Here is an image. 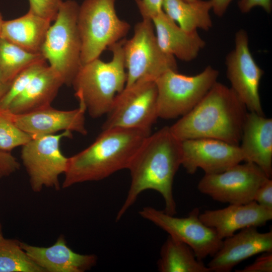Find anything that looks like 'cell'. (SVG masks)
<instances>
[{"mask_svg": "<svg viewBox=\"0 0 272 272\" xmlns=\"http://www.w3.org/2000/svg\"><path fill=\"white\" fill-rule=\"evenodd\" d=\"M20 167V163L12 154L0 151V178L10 176Z\"/></svg>", "mask_w": 272, "mask_h": 272, "instance_id": "cell-32", "label": "cell"}, {"mask_svg": "<svg viewBox=\"0 0 272 272\" xmlns=\"http://www.w3.org/2000/svg\"><path fill=\"white\" fill-rule=\"evenodd\" d=\"M198 208L193 209L186 217H174L151 207L140 211L142 217L167 232L169 236L188 245L200 260L211 257L220 248L223 240L215 231L199 218Z\"/></svg>", "mask_w": 272, "mask_h": 272, "instance_id": "cell-12", "label": "cell"}, {"mask_svg": "<svg viewBox=\"0 0 272 272\" xmlns=\"http://www.w3.org/2000/svg\"><path fill=\"white\" fill-rule=\"evenodd\" d=\"M4 21V20H3L2 15L0 13V35H1V32L2 26V24Z\"/></svg>", "mask_w": 272, "mask_h": 272, "instance_id": "cell-37", "label": "cell"}, {"mask_svg": "<svg viewBox=\"0 0 272 272\" xmlns=\"http://www.w3.org/2000/svg\"><path fill=\"white\" fill-rule=\"evenodd\" d=\"M4 238V237L3 235L2 226H1V224L0 223V241H1Z\"/></svg>", "mask_w": 272, "mask_h": 272, "instance_id": "cell-38", "label": "cell"}, {"mask_svg": "<svg viewBox=\"0 0 272 272\" xmlns=\"http://www.w3.org/2000/svg\"><path fill=\"white\" fill-rule=\"evenodd\" d=\"M160 254L157 266L160 272H211L188 245L170 236Z\"/></svg>", "mask_w": 272, "mask_h": 272, "instance_id": "cell-24", "label": "cell"}, {"mask_svg": "<svg viewBox=\"0 0 272 272\" xmlns=\"http://www.w3.org/2000/svg\"><path fill=\"white\" fill-rule=\"evenodd\" d=\"M212 8L211 0H163L162 5L164 13L187 31L209 30L213 25L210 15Z\"/></svg>", "mask_w": 272, "mask_h": 272, "instance_id": "cell-23", "label": "cell"}, {"mask_svg": "<svg viewBox=\"0 0 272 272\" xmlns=\"http://www.w3.org/2000/svg\"><path fill=\"white\" fill-rule=\"evenodd\" d=\"M232 0H211L213 10L215 14L219 17H222L227 10Z\"/></svg>", "mask_w": 272, "mask_h": 272, "instance_id": "cell-35", "label": "cell"}, {"mask_svg": "<svg viewBox=\"0 0 272 272\" xmlns=\"http://www.w3.org/2000/svg\"><path fill=\"white\" fill-rule=\"evenodd\" d=\"M270 252H272V231L261 233L257 227H248L224 239L207 266L211 272H230L243 260Z\"/></svg>", "mask_w": 272, "mask_h": 272, "instance_id": "cell-16", "label": "cell"}, {"mask_svg": "<svg viewBox=\"0 0 272 272\" xmlns=\"http://www.w3.org/2000/svg\"><path fill=\"white\" fill-rule=\"evenodd\" d=\"M199 218L223 240L243 229L265 225L272 219V210L253 201L245 204L229 205L220 209L205 210L199 213Z\"/></svg>", "mask_w": 272, "mask_h": 272, "instance_id": "cell-17", "label": "cell"}, {"mask_svg": "<svg viewBox=\"0 0 272 272\" xmlns=\"http://www.w3.org/2000/svg\"><path fill=\"white\" fill-rule=\"evenodd\" d=\"M33 137L20 128L0 109V151L10 152L23 146Z\"/></svg>", "mask_w": 272, "mask_h": 272, "instance_id": "cell-27", "label": "cell"}, {"mask_svg": "<svg viewBox=\"0 0 272 272\" xmlns=\"http://www.w3.org/2000/svg\"><path fill=\"white\" fill-rule=\"evenodd\" d=\"M46 65V60L43 59L30 65L18 74L0 101V109H7L12 102L24 91L33 78Z\"/></svg>", "mask_w": 272, "mask_h": 272, "instance_id": "cell-28", "label": "cell"}, {"mask_svg": "<svg viewBox=\"0 0 272 272\" xmlns=\"http://www.w3.org/2000/svg\"><path fill=\"white\" fill-rule=\"evenodd\" d=\"M106 115L102 129L124 127L151 132L158 118L155 81L142 80L125 87Z\"/></svg>", "mask_w": 272, "mask_h": 272, "instance_id": "cell-10", "label": "cell"}, {"mask_svg": "<svg viewBox=\"0 0 272 272\" xmlns=\"http://www.w3.org/2000/svg\"><path fill=\"white\" fill-rule=\"evenodd\" d=\"M269 179L257 165L245 162L219 173L205 174L197 189L220 202L245 204L254 201L257 190Z\"/></svg>", "mask_w": 272, "mask_h": 272, "instance_id": "cell-11", "label": "cell"}, {"mask_svg": "<svg viewBox=\"0 0 272 272\" xmlns=\"http://www.w3.org/2000/svg\"><path fill=\"white\" fill-rule=\"evenodd\" d=\"M238 7L243 13H246L253 8L260 7L266 12L270 13L272 9L271 0H239Z\"/></svg>", "mask_w": 272, "mask_h": 272, "instance_id": "cell-34", "label": "cell"}, {"mask_svg": "<svg viewBox=\"0 0 272 272\" xmlns=\"http://www.w3.org/2000/svg\"><path fill=\"white\" fill-rule=\"evenodd\" d=\"M158 43L162 50L174 57L190 61L205 46V41L196 31H187L162 10L152 19Z\"/></svg>", "mask_w": 272, "mask_h": 272, "instance_id": "cell-20", "label": "cell"}, {"mask_svg": "<svg viewBox=\"0 0 272 272\" xmlns=\"http://www.w3.org/2000/svg\"><path fill=\"white\" fill-rule=\"evenodd\" d=\"M116 0H84L79 6L77 25L82 64L99 58L105 50L124 38L130 26L118 17Z\"/></svg>", "mask_w": 272, "mask_h": 272, "instance_id": "cell-5", "label": "cell"}, {"mask_svg": "<svg viewBox=\"0 0 272 272\" xmlns=\"http://www.w3.org/2000/svg\"><path fill=\"white\" fill-rule=\"evenodd\" d=\"M127 80L125 87L142 80L155 81L168 71H177L175 57L160 47L152 20L143 19L123 46Z\"/></svg>", "mask_w": 272, "mask_h": 272, "instance_id": "cell-8", "label": "cell"}, {"mask_svg": "<svg viewBox=\"0 0 272 272\" xmlns=\"http://www.w3.org/2000/svg\"><path fill=\"white\" fill-rule=\"evenodd\" d=\"M184 1H186V2H193V1H195L196 0H183Z\"/></svg>", "mask_w": 272, "mask_h": 272, "instance_id": "cell-39", "label": "cell"}, {"mask_svg": "<svg viewBox=\"0 0 272 272\" xmlns=\"http://www.w3.org/2000/svg\"><path fill=\"white\" fill-rule=\"evenodd\" d=\"M63 82L50 66L46 65L31 80L24 91L6 109L18 114L51 106Z\"/></svg>", "mask_w": 272, "mask_h": 272, "instance_id": "cell-21", "label": "cell"}, {"mask_svg": "<svg viewBox=\"0 0 272 272\" xmlns=\"http://www.w3.org/2000/svg\"><path fill=\"white\" fill-rule=\"evenodd\" d=\"M254 201L258 205L272 210V180H267L257 190Z\"/></svg>", "mask_w": 272, "mask_h": 272, "instance_id": "cell-33", "label": "cell"}, {"mask_svg": "<svg viewBox=\"0 0 272 272\" xmlns=\"http://www.w3.org/2000/svg\"><path fill=\"white\" fill-rule=\"evenodd\" d=\"M243 161L239 146L208 138L182 142L181 165L190 174L200 168L206 174L222 172Z\"/></svg>", "mask_w": 272, "mask_h": 272, "instance_id": "cell-14", "label": "cell"}, {"mask_svg": "<svg viewBox=\"0 0 272 272\" xmlns=\"http://www.w3.org/2000/svg\"><path fill=\"white\" fill-rule=\"evenodd\" d=\"M182 162V142L164 126L148 136L142 144L128 168L131 181L124 202L116 217L119 220L146 190H154L162 196L164 212L175 215L173 196L175 175Z\"/></svg>", "mask_w": 272, "mask_h": 272, "instance_id": "cell-1", "label": "cell"}, {"mask_svg": "<svg viewBox=\"0 0 272 272\" xmlns=\"http://www.w3.org/2000/svg\"><path fill=\"white\" fill-rule=\"evenodd\" d=\"M239 146L243 161L261 168L268 178L272 175V119L254 112H248Z\"/></svg>", "mask_w": 272, "mask_h": 272, "instance_id": "cell-19", "label": "cell"}, {"mask_svg": "<svg viewBox=\"0 0 272 272\" xmlns=\"http://www.w3.org/2000/svg\"><path fill=\"white\" fill-rule=\"evenodd\" d=\"M10 85L5 82L0 76V101L8 91Z\"/></svg>", "mask_w": 272, "mask_h": 272, "instance_id": "cell-36", "label": "cell"}, {"mask_svg": "<svg viewBox=\"0 0 272 272\" xmlns=\"http://www.w3.org/2000/svg\"><path fill=\"white\" fill-rule=\"evenodd\" d=\"M51 23L28 11L20 17L4 21L0 36L28 52L41 54Z\"/></svg>", "mask_w": 272, "mask_h": 272, "instance_id": "cell-22", "label": "cell"}, {"mask_svg": "<svg viewBox=\"0 0 272 272\" xmlns=\"http://www.w3.org/2000/svg\"><path fill=\"white\" fill-rule=\"evenodd\" d=\"M29 12L52 22L56 19L63 1L29 0Z\"/></svg>", "mask_w": 272, "mask_h": 272, "instance_id": "cell-29", "label": "cell"}, {"mask_svg": "<svg viewBox=\"0 0 272 272\" xmlns=\"http://www.w3.org/2000/svg\"><path fill=\"white\" fill-rule=\"evenodd\" d=\"M248 42L246 31L238 30L235 36V47L226 57L227 77L231 88L247 109L264 115L259 93L264 71L253 58Z\"/></svg>", "mask_w": 272, "mask_h": 272, "instance_id": "cell-13", "label": "cell"}, {"mask_svg": "<svg viewBox=\"0 0 272 272\" xmlns=\"http://www.w3.org/2000/svg\"><path fill=\"white\" fill-rule=\"evenodd\" d=\"M247 110L231 88L217 81L195 106L170 128L181 142L208 138L239 146Z\"/></svg>", "mask_w": 272, "mask_h": 272, "instance_id": "cell-2", "label": "cell"}, {"mask_svg": "<svg viewBox=\"0 0 272 272\" xmlns=\"http://www.w3.org/2000/svg\"><path fill=\"white\" fill-rule=\"evenodd\" d=\"M0 272H44L28 256L21 242L5 239L0 241Z\"/></svg>", "mask_w": 272, "mask_h": 272, "instance_id": "cell-26", "label": "cell"}, {"mask_svg": "<svg viewBox=\"0 0 272 272\" xmlns=\"http://www.w3.org/2000/svg\"><path fill=\"white\" fill-rule=\"evenodd\" d=\"M219 74L211 66L194 76L172 70L164 73L155 80L158 118L171 119L187 114L217 82Z\"/></svg>", "mask_w": 272, "mask_h": 272, "instance_id": "cell-7", "label": "cell"}, {"mask_svg": "<svg viewBox=\"0 0 272 272\" xmlns=\"http://www.w3.org/2000/svg\"><path fill=\"white\" fill-rule=\"evenodd\" d=\"M125 38L110 46L112 58L104 62L99 58L82 64L72 86L79 105L97 118L109 111L116 96L125 88L127 80L123 46Z\"/></svg>", "mask_w": 272, "mask_h": 272, "instance_id": "cell-4", "label": "cell"}, {"mask_svg": "<svg viewBox=\"0 0 272 272\" xmlns=\"http://www.w3.org/2000/svg\"><path fill=\"white\" fill-rule=\"evenodd\" d=\"M236 272H271L272 252L262 253L253 263L241 269H236Z\"/></svg>", "mask_w": 272, "mask_h": 272, "instance_id": "cell-30", "label": "cell"}, {"mask_svg": "<svg viewBox=\"0 0 272 272\" xmlns=\"http://www.w3.org/2000/svg\"><path fill=\"white\" fill-rule=\"evenodd\" d=\"M79 8L75 1L63 2L41 50L49 66L68 86L72 85L82 65L81 41L77 25Z\"/></svg>", "mask_w": 272, "mask_h": 272, "instance_id": "cell-6", "label": "cell"}, {"mask_svg": "<svg viewBox=\"0 0 272 272\" xmlns=\"http://www.w3.org/2000/svg\"><path fill=\"white\" fill-rule=\"evenodd\" d=\"M143 19H150L162 11L163 0H135Z\"/></svg>", "mask_w": 272, "mask_h": 272, "instance_id": "cell-31", "label": "cell"}, {"mask_svg": "<svg viewBox=\"0 0 272 272\" xmlns=\"http://www.w3.org/2000/svg\"><path fill=\"white\" fill-rule=\"evenodd\" d=\"M72 136L70 131L36 136L22 146L21 158L33 191L44 187L59 189V177L65 173L69 158L61 152L60 142Z\"/></svg>", "mask_w": 272, "mask_h": 272, "instance_id": "cell-9", "label": "cell"}, {"mask_svg": "<svg viewBox=\"0 0 272 272\" xmlns=\"http://www.w3.org/2000/svg\"><path fill=\"white\" fill-rule=\"evenodd\" d=\"M2 110L16 125L32 137L56 134L62 131H74L83 135L88 133L85 123L86 111L81 105L70 110H58L50 106L18 114Z\"/></svg>", "mask_w": 272, "mask_h": 272, "instance_id": "cell-15", "label": "cell"}, {"mask_svg": "<svg viewBox=\"0 0 272 272\" xmlns=\"http://www.w3.org/2000/svg\"><path fill=\"white\" fill-rule=\"evenodd\" d=\"M43 59L41 54L28 52L0 36V76L5 82L10 84L23 70Z\"/></svg>", "mask_w": 272, "mask_h": 272, "instance_id": "cell-25", "label": "cell"}, {"mask_svg": "<svg viewBox=\"0 0 272 272\" xmlns=\"http://www.w3.org/2000/svg\"><path fill=\"white\" fill-rule=\"evenodd\" d=\"M31 260L44 272H84L95 266L97 258L94 254H82L74 251L60 235L52 245L39 247L21 242Z\"/></svg>", "mask_w": 272, "mask_h": 272, "instance_id": "cell-18", "label": "cell"}, {"mask_svg": "<svg viewBox=\"0 0 272 272\" xmlns=\"http://www.w3.org/2000/svg\"><path fill=\"white\" fill-rule=\"evenodd\" d=\"M151 132L137 128L102 129L89 147L69 157L62 184H75L104 179L128 168L138 150Z\"/></svg>", "mask_w": 272, "mask_h": 272, "instance_id": "cell-3", "label": "cell"}]
</instances>
